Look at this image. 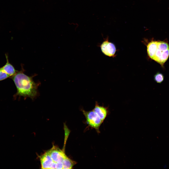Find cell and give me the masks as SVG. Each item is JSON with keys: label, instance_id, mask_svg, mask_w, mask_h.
Here are the masks:
<instances>
[{"label": "cell", "instance_id": "cell-1", "mask_svg": "<svg viewBox=\"0 0 169 169\" xmlns=\"http://www.w3.org/2000/svg\"><path fill=\"white\" fill-rule=\"evenodd\" d=\"M24 71L23 65H21V70L11 77L17 90L14 98L15 99L18 96L19 98L23 96L25 98L29 97L33 100L38 94V88L40 83H36L33 81V78L36 74L29 76L24 73Z\"/></svg>", "mask_w": 169, "mask_h": 169}, {"label": "cell", "instance_id": "cell-2", "mask_svg": "<svg viewBox=\"0 0 169 169\" xmlns=\"http://www.w3.org/2000/svg\"><path fill=\"white\" fill-rule=\"evenodd\" d=\"M169 56V44L163 41H157V48L152 59L163 66Z\"/></svg>", "mask_w": 169, "mask_h": 169}, {"label": "cell", "instance_id": "cell-3", "mask_svg": "<svg viewBox=\"0 0 169 169\" xmlns=\"http://www.w3.org/2000/svg\"><path fill=\"white\" fill-rule=\"evenodd\" d=\"M85 116L86 122L90 127L98 130L100 126L103 122L97 114L92 110L86 111L81 109Z\"/></svg>", "mask_w": 169, "mask_h": 169}, {"label": "cell", "instance_id": "cell-4", "mask_svg": "<svg viewBox=\"0 0 169 169\" xmlns=\"http://www.w3.org/2000/svg\"><path fill=\"white\" fill-rule=\"evenodd\" d=\"M48 151L53 161L55 163L62 162L67 157L63 152L55 146H53Z\"/></svg>", "mask_w": 169, "mask_h": 169}, {"label": "cell", "instance_id": "cell-5", "mask_svg": "<svg viewBox=\"0 0 169 169\" xmlns=\"http://www.w3.org/2000/svg\"><path fill=\"white\" fill-rule=\"evenodd\" d=\"M101 51L105 55L109 57L114 56L116 51L114 45L108 42V39L104 41L100 46Z\"/></svg>", "mask_w": 169, "mask_h": 169}, {"label": "cell", "instance_id": "cell-6", "mask_svg": "<svg viewBox=\"0 0 169 169\" xmlns=\"http://www.w3.org/2000/svg\"><path fill=\"white\" fill-rule=\"evenodd\" d=\"M41 168L50 169L54 162L48 151L40 157Z\"/></svg>", "mask_w": 169, "mask_h": 169}, {"label": "cell", "instance_id": "cell-7", "mask_svg": "<svg viewBox=\"0 0 169 169\" xmlns=\"http://www.w3.org/2000/svg\"><path fill=\"white\" fill-rule=\"evenodd\" d=\"M93 110L103 121L108 113L107 108L103 106L100 105L98 102H96L95 106Z\"/></svg>", "mask_w": 169, "mask_h": 169}, {"label": "cell", "instance_id": "cell-8", "mask_svg": "<svg viewBox=\"0 0 169 169\" xmlns=\"http://www.w3.org/2000/svg\"><path fill=\"white\" fill-rule=\"evenodd\" d=\"M5 56L6 62L1 67L3 70L10 77H11L16 73L18 71L15 70L13 65L9 62L8 55L5 54Z\"/></svg>", "mask_w": 169, "mask_h": 169}, {"label": "cell", "instance_id": "cell-9", "mask_svg": "<svg viewBox=\"0 0 169 169\" xmlns=\"http://www.w3.org/2000/svg\"><path fill=\"white\" fill-rule=\"evenodd\" d=\"M157 41H152L149 42L147 46V50L149 56L153 58L157 48Z\"/></svg>", "mask_w": 169, "mask_h": 169}, {"label": "cell", "instance_id": "cell-10", "mask_svg": "<svg viewBox=\"0 0 169 169\" xmlns=\"http://www.w3.org/2000/svg\"><path fill=\"white\" fill-rule=\"evenodd\" d=\"M63 169H72L76 163L68 157L67 156L64 159L62 162Z\"/></svg>", "mask_w": 169, "mask_h": 169}, {"label": "cell", "instance_id": "cell-11", "mask_svg": "<svg viewBox=\"0 0 169 169\" xmlns=\"http://www.w3.org/2000/svg\"><path fill=\"white\" fill-rule=\"evenodd\" d=\"M164 77L163 75L160 72H157L154 76V81L157 83H161L163 81Z\"/></svg>", "mask_w": 169, "mask_h": 169}, {"label": "cell", "instance_id": "cell-12", "mask_svg": "<svg viewBox=\"0 0 169 169\" xmlns=\"http://www.w3.org/2000/svg\"><path fill=\"white\" fill-rule=\"evenodd\" d=\"M9 77V76L3 70L2 67L0 68V81Z\"/></svg>", "mask_w": 169, "mask_h": 169}, {"label": "cell", "instance_id": "cell-13", "mask_svg": "<svg viewBox=\"0 0 169 169\" xmlns=\"http://www.w3.org/2000/svg\"><path fill=\"white\" fill-rule=\"evenodd\" d=\"M55 169H63L62 162H59L56 163Z\"/></svg>", "mask_w": 169, "mask_h": 169}]
</instances>
